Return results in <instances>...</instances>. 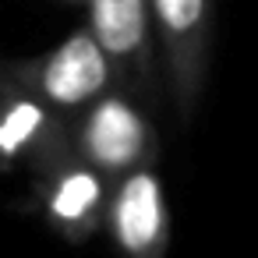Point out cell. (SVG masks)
I'll return each mask as SVG.
<instances>
[{
	"label": "cell",
	"instance_id": "1",
	"mask_svg": "<svg viewBox=\"0 0 258 258\" xmlns=\"http://www.w3.org/2000/svg\"><path fill=\"white\" fill-rule=\"evenodd\" d=\"M0 85L22 89L64 117H78L89 103H96L103 92L120 85L117 64L99 46L89 25L71 29L57 46L36 53V57H15L0 60Z\"/></svg>",
	"mask_w": 258,
	"mask_h": 258
},
{
	"label": "cell",
	"instance_id": "2",
	"mask_svg": "<svg viewBox=\"0 0 258 258\" xmlns=\"http://www.w3.org/2000/svg\"><path fill=\"white\" fill-rule=\"evenodd\" d=\"M71 149L113 180L159 163V135L138 92L117 85L71 117Z\"/></svg>",
	"mask_w": 258,
	"mask_h": 258
},
{
	"label": "cell",
	"instance_id": "3",
	"mask_svg": "<svg viewBox=\"0 0 258 258\" xmlns=\"http://www.w3.org/2000/svg\"><path fill=\"white\" fill-rule=\"evenodd\" d=\"M159 75L184 124L195 120L212 50V0H152Z\"/></svg>",
	"mask_w": 258,
	"mask_h": 258
},
{
	"label": "cell",
	"instance_id": "4",
	"mask_svg": "<svg viewBox=\"0 0 258 258\" xmlns=\"http://www.w3.org/2000/svg\"><path fill=\"white\" fill-rule=\"evenodd\" d=\"M113 177L75 149L60 152L32 173V202L43 223L68 244H85L106 230Z\"/></svg>",
	"mask_w": 258,
	"mask_h": 258
},
{
	"label": "cell",
	"instance_id": "5",
	"mask_svg": "<svg viewBox=\"0 0 258 258\" xmlns=\"http://www.w3.org/2000/svg\"><path fill=\"white\" fill-rule=\"evenodd\" d=\"M106 237L124 258H166L173 219L156 163L113 180L106 209Z\"/></svg>",
	"mask_w": 258,
	"mask_h": 258
},
{
	"label": "cell",
	"instance_id": "6",
	"mask_svg": "<svg viewBox=\"0 0 258 258\" xmlns=\"http://www.w3.org/2000/svg\"><path fill=\"white\" fill-rule=\"evenodd\" d=\"M85 25L117 64L124 89L145 96L163 78L152 0H85Z\"/></svg>",
	"mask_w": 258,
	"mask_h": 258
},
{
	"label": "cell",
	"instance_id": "7",
	"mask_svg": "<svg viewBox=\"0 0 258 258\" xmlns=\"http://www.w3.org/2000/svg\"><path fill=\"white\" fill-rule=\"evenodd\" d=\"M71 149V117L50 103L0 85V170L29 177Z\"/></svg>",
	"mask_w": 258,
	"mask_h": 258
},
{
	"label": "cell",
	"instance_id": "8",
	"mask_svg": "<svg viewBox=\"0 0 258 258\" xmlns=\"http://www.w3.org/2000/svg\"><path fill=\"white\" fill-rule=\"evenodd\" d=\"M82 4H85V0H82Z\"/></svg>",
	"mask_w": 258,
	"mask_h": 258
}]
</instances>
